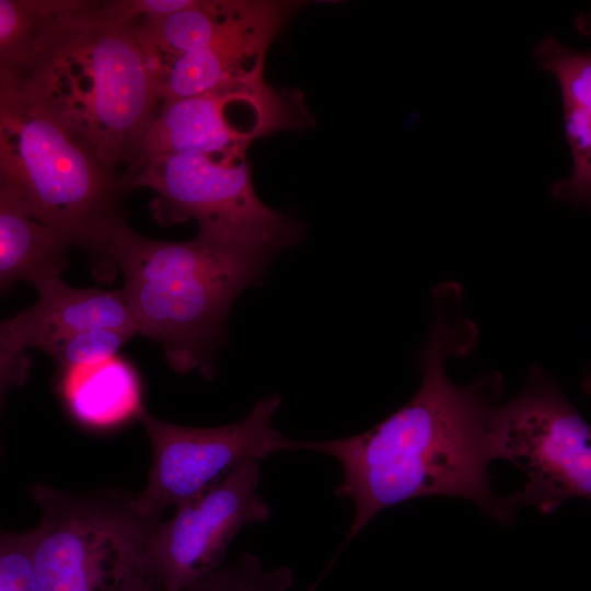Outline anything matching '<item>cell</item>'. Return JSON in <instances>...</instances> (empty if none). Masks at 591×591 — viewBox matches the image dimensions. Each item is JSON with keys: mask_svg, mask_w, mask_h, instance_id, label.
<instances>
[{"mask_svg": "<svg viewBox=\"0 0 591 591\" xmlns=\"http://www.w3.org/2000/svg\"><path fill=\"white\" fill-rule=\"evenodd\" d=\"M28 367L26 352L15 348L7 334L4 320H0V417L10 390L24 382Z\"/></svg>", "mask_w": 591, "mask_h": 591, "instance_id": "44dd1931", "label": "cell"}, {"mask_svg": "<svg viewBox=\"0 0 591 591\" xmlns=\"http://www.w3.org/2000/svg\"><path fill=\"white\" fill-rule=\"evenodd\" d=\"M280 403L279 394L268 395L241 421L212 428L171 424L144 409L138 419L153 455L146 488L132 496L138 513L160 519L164 509L196 498L243 462L290 451L291 440L271 424Z\"/></svg>", "mask_w": 591, "mask_h": 591, "instance_id": "9c48e42d", "label": "cell"}, {"mask_svg": "<svg viewBox=\"0 0 591 591\" xmlns=\"http://www.w3.org/2000/svg\"><path fill=\"white\" fill-rule=\"evenodd\" d=\"M129 189L154 193L149 209L162 225L195 220L198 235L274 257L304 236V227L257 196L246 154L154 157L123 172Z\"/></svg>", "mask_w": 591, "mask_h": 591, "instance_id": "8992f818", "label": "cell"}, {"mask_svg": "<svg viewBox=\"0 0 591 591\" xmlns=\"http://www.w3.org/2000/svg\"><path fill=\"white\" fill-rule=\"evenodd\" d=\"M78 0H0V85L19 82L48 23Z\"/></svg>", "mask_w": 591, "mask_h": 591, "instance_id": "2e32d148", "label": "cell"}, {"mask_svg": "<svg viewBox=\"0 0 591 591\" xmlns=\"http://www.w3.org/2000/svg\"><path fill=\"white\" fill-rule=\"evenodd\" d=\"M0 591H40L27 532L0 529Z\"/></svg>", "mask_w": 591, "mask_h": 591, "instance_id": "ffe728a7", "label": "cell"}, {"mask_svg": "<svg viewBox=\"0 0 591 591\" xmlns=\"http://www.w3.org/2000/svg\"><path fill=\"white\" fill-rule=\"evenodd\" d=\"M107 258L123 274L138 334L159 343L175 371L199 370L211 379L234 300L259 281L273 257L198 234L181 242L153 240L126 223L113 234Z\"/></svg>", "mask_w": 591, "mask_h": 591, "instance_id": "277c9868", "label": "cell"}, {"mask_svg": "<svg viewBox=\"0 0 591 591\" xmlns=\"http://www.w3.org/2000/svg\"><path fill=\"white\" fill-rule=\"evenodd\" d=\"M314 124L299 90L270 85L264 77L229 83L161 103L126 171L159 155L246 154L262 137Z\"/></svg>", "mask_w": 591, "mask_h": 591, "instance_id": "ba28073f", "label": "cell"}, {"mask_svg": "<svg viewBox=\"0 0 591 591\" xmlns=\"http://www.w3.org/2000/svg\"><path fill=\"white\" fill-rule=\"evenodd\" d=\"M124 174L18 84L0 85V194L68 250L80 248L102 279L107 247L127 223Z\"/></svg>", "mask_w": 591, "mask_h": 591, "instance_id": "3957f363", "label": "cell"}, {"mask_svg": "<svg viewBox=\"0 0 591 591\" xmlns=\"http://www.w3.org/2000/svg\"><path fill=\"white\" fill-rule=\"evenodd\" d=\"M292 582L289 567L266 570L258 557L243 554L182 591H286Z\"/></svg>", "mask_w": 591, "mask_h": 591, "instance_id": "ac0fdd59", "label": "cell"}, {"mask_svg": "<svg viewBox=\"0 0 591 591\" xmlns=\"http://www.w3.org/2000/svg\"><path fill=\"white\" fill-rule=\"evenodd\" d=\"M303 1L246 0L242 11L209 42L160 70V104L221 85L264 77L267 51Z\"/></svg>", "mask_w": 591, "mask_h": 591, "instance_id": "8fae6325", "label": "cell"}, {"mask_svg": "<svg viewBox=\"0 0 591 591\" xmlns=\"http://www.w3.org/2000/svg\"><path fill=\"white\" fill-rule=\"evenodd\" d=\"M68 248L45 227L0 194V297L13 286L33 283L67 267Z\"/></svg>", "mask_w": 591, "mask_h": 591, "instance_id": "9a60e30c", "label": "cell"}, {"mask_svg": "<svg viewBox=\"0 0 591 591\" xmlns=\"http://www.w3.org/2000/svg\"><path fill=\"white\" fill-rule=\"evenodd\" d=\"M565 137L570 148L571 175L554 183V198L573 207H589L591 200V94L560 93Z\"/></svg>", "mask_w": 591, "mask_h": 591, "instance_id": "e0dca14e", "label": "cell"}, {"mask_svg": "<svg viewBox=\"0 0 591 591\" xmlns=\"http://www.w3.org/2000/svg\"><path fill=\"white\" fill-rule=\"evenodd\" d=\"M40 510L27 531L40 591H160L151 566L155 522L117 490L70 494L35 484Z\"/></svg>", "mask_w": 591, "mask_h": 591, "instance_id": "5b68a950", "label": "cell"}, {"mask_svg": "<svg viewBox=\"0 0 591 591\" xmlns=\"http://www.w3.org/2000/svg\"><path fill=\"white\" fill-rule=\"evenodd\" d=\"M246 0H197L171 14L132 22L153 77L178 58L209 42L244 8Z\"/></svg>", "mask_w": 591, "mask_h": 591, "instance_id": "5bb4252c", "label": "cell"}, {"mask_svg": "<svg viewBox=\"0 0 591 591\" xmlns=\"http://www.w3.org/2000/svg\"><path fill=\"white\" fill-rule=\"evenodd\" d=\"M18 84L107 165L126 169L160 99L134 24L99 15L79 0L47 25Z\"/></svg>", "mask_w": 591, "mask_h": 591, "instance_id": "7a4b0ae2", "label": "cell"}, {"mask_svg": "<svg viewBox=\"0 0 591 591\" xmlns=\"http://www.w3.org/2000/svg\"><path fill=\"white\" fill-rule=\"evenodd\" d=\"M259 482V461H245L176 507L173 518L155 522L150 556L160 591H182L217 571L241 529L269 517L256 491Z\"/></svg>", "mask_w": 591, "mask_h": 591, "instance_id": "30bf717a", "label": "cell"}, {"mask_svg": "<svg viewBox=\"0 0 591 591\" xmlns=\"http://www.w3.org/2000/svg\"><path fill=\"white\" fill-rule=\"evenodd\" d=\"M60 371L63 399L80 422L107 428L138 417L144 410L139 376L118 355Z\"/></svg>", "mask_w": 591, "mask_h": 591, "instance_id": "4fadbf2b", "label": "cell"}, {"mask_svg": "<svg viewBox=\"0 0 591 591\" xmlns=\"http://www.w3.org/2000/svg\"><path fill=\"white\" fill-rule=\"evenodd\" d=\"M135 335L113 328H93L73 334L48 348L59 370L102 361L117 355Z\"/></svg>", "mask_w": 591, "mask_h": 591, "instance_id": "d6986e66", "label": "cell"}, {"mask_svg": "<svg viewBox=\"0 0 591 591\" xmlns=\"http://www.w3.org/2000/svg\"><path fill=\"white\" fill-rule=\"evenodd\" d=\"M491 460L506 459L528 477L511 496L515 508L551 513L568 498L591 497V430L541 368L529 371L517 397L487 415Z\"/></svg>", "mask_w": 591, "mask_h": 591, "instance_id": "52a82bcc", "label": "cell"}, {"mask_svg": "<svg viewBox=\"0 0 591 591\" xmlns=\"http://www.w3.org/2000/svg\"><path fill=\"white\" fill-rule=\"evenodd\" d=\"M433 298L434 320L420 355L422 382L416 395L363 433L325 441L291 440L290 450L326 453L344 468L335 493L355 506L344 546L380 511L425 496L467 498L503 523L515 515L511 497L493 493L488 472L493 460L486 420L503 392L502 378L491 372L467 386L451 382L447 362L473 348L477 328L462 314L460 285H440Z\"/></svg>", "mask_w": 591, "mask_h": 591, "instance_id": "6da1fadb", "label": "cell"}, {"mask_svg": "<svg viewBox=\"0 0 591 591\" xmlns=\"http://www.w3.org/2000/svg\"><path fill=\"white\" fill-rule=\"evenodd\" d=\"M33 285L36 301L4 320L7 334L19 350L36 348L46 352L57 341L93 328L138 334L121 288H74L54 274L37 278Z\"/></svg>", "mask_w": 591, "mask_h": 591, "instance_id": "7c38bea8", "label": "cell"}]
</instances>
